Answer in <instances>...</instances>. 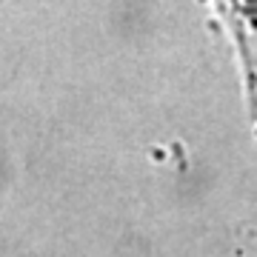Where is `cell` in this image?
I'll return each instance as SVG.
<instances>
[{"instance_id":"cell-1","label":"cell","mask_w":257,"mask_h":257,"mask_svg":"<svg viewBox=\"0 0 257 257\" xmlns=\"http://www.w3.org/2000/svg\"><path fill=\"white\" fill-rule=\"evenodd\" d=\"M237 57L243 94L257 123V0H206Z\"/></svg>"}]
</instances>
